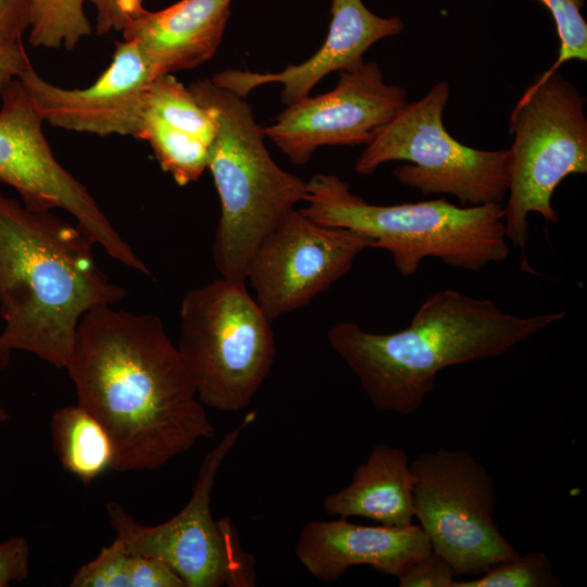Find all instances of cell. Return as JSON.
I'll use <instances>...</instances> for the list:
<instances>
[{"label":"cell","mask_w":587,"mask_h":587,"mask_svg":"<svg viewBox=\"0 0 587 587\" xmlns=\"http://www.w3.org/2000/svg\"><path fill=\"white\" fill-rule=\"evenodd\" d=\"M29 544L24 537H13L0 544V587L22 582L28 576Z\"/></svg>","instance_id":"cell-28"},{"label":"cell","mask_w":587,"mask_h":587,"mask_svg":"<svg viewBox=\"0 0 587 587\" xmlns=\"http://www.w3.org/2000/svg\"><path fill=\"white\" fill-rule=\"evenodd\" d=\"M367 248L366 235L319 224L294 209L257 248L246 282L272 322L327 290Z\"/></svg>","instance_id":"cell-12"},{"label":"cell","mask_w":587,"mask_h":587,"mask_svg":"<svg viewBox=\"0 0 587 587\" xmlns=\"http://www.w3.org/2000/svg\"><path fill=\"white\" fill-rule=\"evenodd\" d=\"M146 112L211 143L216 123L189 88L172 74L157 76L147 92Z\"/></svg>","instance_id":"cell-22"},{"label":"cell","mask_w":587,"mask_h":587,"mask_svg":"<svg viewBox=\"0 0 587 587\" xmlns=\"http://www.w3.org/2000/svg\"><path fill=\"white\" fill-rule=\"evenodd\" d=\"M551 14L559 39L558 55L545 71H559L569 61L587 60V22L583 16L585 0H537Z\"/></svg>","instance_id":"cell-25"},{"label":"cell","mask_w":587,"mask_h":587,"mask_svg":"<svg viewBox=\"0 0 587 587\" xmlns=\"http://www.w3.org/2000/svg\"><path fill=\"white\" fill-rule=\"evenodd\" d=\"M300 211L314 222L351 229L372 239V248L391 255L403 277L435 258L459 270L477 272L510 254L502 203L455 205L446 199L373 204L334 174L307 180Z\"/></svg>","instance_id":"cell-4"},{"label":"cell","mask_w":587,"mask_h":587,"mask_svg":"<svg viewBox=\"0 0 587 587\" xmlns=\"http://www.w3.org/2000/svg\"><path fill=\"white\" fill-rule=\"evenodd\" d=\"M51 434L60 463L82 482L90 483L112 470L113 441L104 426L82 405L55 411Z\"/></svg>","instance_id":"cell-19"},{"label":"cell","mask_w":587,"mask_h":587,"mask_svg":"<svg viewBox=\"0 0 587 587\" xmlns=\"http://www.w3.org/2000/svg\"><path fill=\"white\" fill-rule=\"evenodd\" d=\"M233 0H180L159 11L146 10L122 32L157 76L193 68L215 54Z\"/></svg>","instance_id":"cell-17"},{"label":"cell","mask_w":587,"mask_h":587,"mask_svg":"<svg viewBox=\"0 0 587 587\" xmlns=\"http://www.w3.org/2000/svg\"><path fill=\"white\" fill-rule=\"evenodd\" d=\"M450 96L446 80L407 104L382 126L354 163L361 175L405 161L394 171L423 195H452L463 205L502 203L509 189V150H480L458 141L444 124Z\"/></svg>","instance_id":"cell-8"},{"label":"cell","mask_w":587,"mask_h":587,"mask_svg":"<svg viewBox=\"0 0 587 587\" xmlns=\"http://www.w3.org/2000/svg\"><path fill=\"white\" fill-rule=\"evenodd\" d=\"M564 316V311L522 316L491 299L441 289L398 332L376 334L341 321L327 339L376 411L408 415L421 409L442 370L504 354Z\"/></svg>","instance_id":"cell-2"},{"label":"cell","mask_w":587,"mask_h":587,"mask_svg":"<svg viewBox=\"0 0 587 587\" xmlns=\"http://www.w3.org/2000/svg\"><path fill=\"white\" fill-rule=\"evenodd\" d=\"M414 517L432 550L455 575H479L517 555L494 520L496 490L491 476L464 450L438 449L412 463Z\"/></svg>","instance_id":"cell-10"},{"label":"cell","mask_w":587,"mask_h":587,"mask_svg":"<svg viewBox=\"0 0 587 587\" xmlns=\"http://www.w3.org/2000/svg\"><path fill=\"white\" fill-rule=\"evenodd\" d=\"M139 139L149 142L161 168L179 186L198 180L208 170L209 143L146 111Z\"/></svg>","instance_id":"cell-21"},{"label":"cell","mask_w":587,"mask_h":587,"mask_svg":"<svg viewBox=\"0 0 587 587\" xmlns=\"http://www.w3.org/2000/svg\"><path fill=\"white\" fill-rule=\"evenodd\" d=\"M414 474L407 452L375 445L348 486L323 501L328 516H359L382 525L407 527L414 519Z\"/></svg>","instance_id":"cell-18"},{"label":"cell","mask_w":587,"mask_h":587,"mask_svg":"<svg viewBox=\"0 0 587 587\" xmlns=\"http://www.w3.org/2000/svg\"><path fill=\"white\" fill-rule=\"evenodd\" d=\"M93 245L76 224L0 191V367L14 350L65 367L82 316L125 297Z\"/></svg>","instance_id":"cell-3"},{"label":"cell","mask_w":587,"mask_h":587,"mask_svg":"<svg viewBox=\"0 0 587 587\" xmlns=\"http://www.w3.org/2000/svg\"><path fill=\"white\" fill-rule=\"evenodd\" d=\"M86 0H29L28 40L33 47L73 50L92 33Z\"/></svg>","instance_id":"cell-23"},{"label":"cell","mask_w":587,"mask_h":587,"mask_svg":"<svg viewBox=\"0 0 587 587\" xmlns=\"http://www.w3.org/2000/svg\"><path fill=\"white\" fill-rule=\"evenodd\" d=\"M155 77L138 47L123 40L115 43L109 66L88 87L62 88L33 66L18 79L43 121L53 127L139 139L147 92Z\"/></svg>","instance_id":"cell-14"},{"label":"cell","mask_w":587,"mask_h":587,"mask_svg":"<svg viewBox=\"0 0 587 587\" xmlns=\"http://www.w3.org/2000/svg\"><path fill=\"white\" fill-rule=\"evenodd\" d=\"M253 417L249 413L207 453L189 501L168 521L142 525L120 503L107 504L110 525L126 549L163 562L185 587L254 586V558L242 549L234 523L227 517L215 521L211 513L220 467Z\"/></svg>","instance_id":"cell-9"},{"label":"cell","mask_w":587,"mask_h":587,"mask_svg":"<svg viewBox=\"0 0 587 587\" xmlns=\"http://www.w3.org/2000/svg\"><path fill=\"white\" fill-rule=\"evenodd\" d=\"M432 551L420 525L407 527L354 524L345 517L311 521L300 532L295 553L316 579L330 584L348 569L369 565L396 578Z\"/></svg>","instance_id":"cell-16"},{"label":"cell","mask_w":587,"mask_h":587,"mask_svg":"<svg viewBox=\"0 0 587 587\" xmlns=\"http://www.w3.org/2000/svg\"><path fill=\"white\" fill-rule=\"evenodd\" d=\"M72 587H185L163 562L132 552L115 537L73 575Z\"/></svg>","instance_id":"cell-20"},{"label":"cell","mask_w":587,"mask_h":587,"mask_svg":"<svg viewBox=\"0 0 587 587\" xmlns=\"http://www.w3.org/2000/svg\"><path fill=\"white\" fill-rule=\"evenodd\" d=\"M0 98V182L14 188L32 210L66 211L95 245L129 264L135 251L88 189L55 159L42 130L45 121L21 80H12Z\"/></svg>","instance_id":"cell-11"},{"label":"cell","mask_w":587,"mask_h":587,"mask_svg":"<svg viewBox=\"0 0 587 587\" xmlns=\"http://www.w3.org/2000/svg\"><path fill=\"white\" fill-rule=\"evenodd\" d=\"M176 348L199 401L228 413L252 402L276 358L271 321L246 282L222 276L183 298Z\"/></svg>","instance_id":"cell-6"},{"label":"cell","mask_w":587,"mask_h":587,"mask_svg":"<svg viewBox=\"0 0 587 587\" xmlns=\"http://www.w3.org/2000/svg\"><path fill=\"white\" fill-rule=\"evenodd\" d=\"M30 66L23 42L0 43V96L12 80L18 78Z\"/></svg>","instance_id":"cell-30"},{"label":"cell","mask_w":587,"mask_h":587,"mask_svg":"<svg viewBox=\"0 0 587 587\" xmlns=\"http://www.w3.org/2000/svg\"><path fill=\"white\" fill-rule=\"evenodd\" d=\"M330 16L323 45L304 62L289 65L278 73L227 70L214 74L211 80L242 97L259 86L282 84V100L290 105L309 97L326 75L352 71L362 65L364 53L374 43L398 35L404 28L401 17L379 16L369 10L362 0H332Z\"/></svg>","instance_id":"cell-15"},{"label":"cell","mask_w":587,"mask_h":587,"mask_svg":"<svg viewBox=\"0 0 587 587\" xmlns=\"http://www.w3.org/2000/svg\"><path fill=\"white\" fill-rule=\"evenodd\" d=\"M455 573L433 550L410 564L398 577L400 587H453Z\"/></svg>","instance_id":"cell-26"},{"label":"cell","mask_w":587,"mask_h":587,"mask_svg":"<svg viewBox=\"0 0 587 587\" xmlns=\"http://www.w3.org/2000/svg\"><path fill=\"white\" fill-rule=\"evenodd\" d=\"M9 419V414L5 412V410L0 405V422H3Z\"/></svg>","instance_id":"cell-31"},{"label":"cell","mask_w":587,"mask_h":587,"mask_svg":"<svg viewBox=\"0 0 587 587\" xmlns=\"http://www.w3.org/2000/svg\"><path fill=\"white\" fill-rule=\"evenodd\" d=\"M96 8V33L105 35L123 29L146 9L142 0H90Z\"/></svg>","instance_id":"cell-27"},{"label":"cell","mask_w":587,"mask_h":587,"mask_svg":"<svg viewBox=\"0 0 587 587\" xmlns=\"http://www.w3.org/2000/svg\"><path fill=\"white\" fill-rule=\"evenodd\" d=\"M407 90L385 82L376 62L339 73L336 87L287 105L264 128L295 165H304L323 146L367 145L407 104Z\"/></svg>","instance_id":"cell-13"},{"label":"cell","mask_w":587,"mask_h":587,"mask_svg":"<svg viewBox=\"0 0 587 587\" xmlns=\"http://www.w3.org/2000/svg\"><path fill=\"white\" fill-rule=\"evenodd\" d=\"M549 557L533 551L500 561L486 569L477 578L455 580L453 587H559Z\"/></svg>","instance_id":"cell-24"},{"label":"cell","mask_w":587,"mask_h":587,"mask_svg":"<svg viewBox=\"0 0 587 587\" xmlns=\"http://www.w3.org/2000/svg\"><path fill=\"white\" fill-rule=\"evenodd\" d=\"M586 100L559 71L540 73L512 109L509 189L503 205L507 239L524 253L530 213L552 225V196L561 182L587 173Z\"/></svg>","instance_id":"cell-7"},{"label":"cell","mask_w":587,"mask_h":587,"mask_svg":"<svg viewBox=\"0 0 587 587\" xmlns=\"http://www.w3.org/2000/svg\"><path fill=\"white\" fill-rule=\"evenodd\" d=\"M216 123L209 146L210 171L221 203L212 254L220 276L246 282L262 240L307 196V180L283 170L264 143L246 97L211 79L189 86Z\"/></svg>","instance_id":"cell-5"},{"label":"cell","mask_w":587,"mask_h":587,"mask_svg":"<svg viewBox=\"0 0 587 587\" xmlns=\"http://www.w3.org/2000/svg\"><path fill=\"white\" fill-rule=\"evenodd\" d=\"M65 369L77 404L113 441V471L157 470L214 434L192 377L157 315L109 304L88 310Z\"/></svg>","instance_id":"cell-1"},{"label":"cell","mask_w":587,"mask_h":587,"mask_svg":"<svg viewBox=\"0 0 587 587\" xmlns=\"http://www.w3.org/2000/svg\"><path fill=\"white\" fill-rule=\"evenodd\" d=\"M29 27V0H0V43L22 42Z\"/></svg>","instance_id":"cell-29"}]
</instances>
